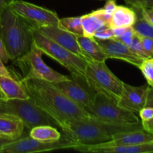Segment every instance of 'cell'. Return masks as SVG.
I'll return each instance as SVG.
<instances>
[{"instance_id": "f1b7e54d", "label": "cell", "mask_w": 153, "mask_h": 153, "mask_svg": "<svg viewBox=\"0 0 153 153\" xmlns=\"http://www.w3.org/2000/svg\"><path fill=\"white\" fill-rule=\"evenodd\" d=\"M140 37V36H139ZM143 49L150 58H153V40L147 37H140Z\"/></svg>"}, {"instance_id": "e575fe53", "label": "cell", "mask_w": 153, "mask_h": 153, "mask_svg": "<svg viewBox=\"0 0 153 153\" xmlns=\"http://www.w3.org/2000/svg\"><path fill=\"white\" fill-rule=\"evenodd\" d=\"M141 123L143 129L153 134V118L147 121H141Z\"/></svg>"}, {"instance_id": "5bb4252c", "label": "cell", "mask_w": 153, "mask_h": 153, "mask_svg": "<svg viewBox=\"0 0 153 153\" xmlns=\"http://www.w3.org/2000/svg\"><path fill=\"white\" fill-rule=\"evenodd\" d=\"M37 29L42 34L59 44L60 46H63L67 50L85 59L81 52L76 40V36L75 34L62 29L58 25H46V26L38 28Z\"/></svg>"}, {"instance_id": "603a6c76", "label": "cell", "mask_w": 153, "mask_h": 153, "mask_svg": "<svg viewBox=\"0 0 153 153\" xmlns=\"http://www.w3.org/2000/svg\"><path fill=\"white\" fill-rule=\"evenodd\" d=\"M58 26L76 36L84 35L81 16L64 17L59 19Z\"/></svg>"}, {"instance_id": "f35d334b", "label": "cell", "mask_w": 153, "mask_h": 153, "mask_svg": "<svg viewBox=\"0 0 153 153\" xmlns=\"http://www.w3.org/2000/svg\"><path fill=\"white\" fill-rule=\"evenodd\" d=\"M0 100H3V98H2V94H1V91H0Z\"/></svg>"}, {"instance_id": "8d00e7d4", "label": "cell", "mask_w": 153, "mask_h": 153, "mask_svg": "<svg viewBox=\"0 0 153 153\" xmlns=\"http://www.w3.org/2000/svg\"><path fill=\"white\" fill-rule=\"evenodd\" d=\"M14 140H12V139L8 138V137H3V136L0 135V152H1V149L5 146L7 143H10V142L13 141Z\"/></svg>"}, {"instance_id": "30bf717a", "label": "cell", "mask_w": 153, "mask_h": 153, "mask_svg": "<svg viewBox=\"0 0 153 153\" xmlns=\"http://www.w3.org/2000/svg\"><path fill=\"white\" fill-rule=\"evenodd\" d=\"M74 143L64 137L54 142H43L32 138L31 136L20 137L7 143L0 153H34L73 148Z\"/></svg>"}, {"instance_id": "e0dca14e", "label": "cell", "mask_w": 153, "mask_h": 153, "mask_svg": "<svg viewBox=\"0 0 153 153\" xmlns=\"http://www.w3.org/2000/svg\"><path fill=\"white\" fill-rule=\"evenodd\" d=\"M76 40L82 54L86 61L105 62L106 60L108 59L94 37L76 36Z\"/></svg>"}, {"instance_id": "f546056e", "label": "cell", "mask_w": 153, "mask_h": 153, "mask_svg": "<svg viewBox=\"0 0 153 153\" xmlns=\"http://www.w3.org/2000/svg\"><path fill=\"white\" fill-rule=\"evenodd\" d=\"M116 7L117 4L115 0H108L104 7H102V10L104 11L105 15L109 19V21H110L112 13H114V10L116 9Z\"/></svg>"}, {"instance_id": "d590c367", "label": "cell", "mask_w": 153, "mask_h": 153, "mask_svg": "<svg viewBox=\"0 0 153 153\" xmlns=\"http://www.w3.org/2000/svg\"><path fill=\"white\" fill-rule=\"evenodd\" d=\"M0 76H11L7 67L4 66V62L0 58Z\"/></svg>"}, {"instance_id": "1f68e13d", "label": "cell", "mask_w": 153, "mask_h": 153, "mask_svg": "<svg viewBox=\"0 0 153 153\" xmlns=\"http://www.w3.org/2000/svg\"><path fill=\"white\" fill-rule=\"evenodd\" d=\"M0 58L4 62V64H7L9 60H10L8 54H7V49H6L4 42H3L1 37H0Z\"/></svg>"}, {"instance_id": "d6a6232c", "label": "cell", "mask_w": 153, "mask_h": 153, "mask_svg": "<svg viewBox=\"0 0 153 153\" xmlns=\"http://www.w3.org/2000/svg\"><path fill=\"white\" fill-rule=\"evenodd\" d=\"M139 10H140V12H141L142 15L144 16L145 19H147L153 25V7L152 8L139 9Z\"/></svg>"}, {"instance_id": "cb8c5ba5", "label": "cell", "mask_w": 153, "mask_h": 153, "mask_svg": "<svg viewBox=\"0 0 153 153\" xmlns=\"http://www.w3.org/2000/svg\"><path fill=\"white\" fill-rule=\"evenodd\" d=\"M139 69L144 76L149 86H153V58L143 60Z\"/></svg>"}, {"instance_id": "44dd1931", "label": "cell", "mask_w": 153, "mask_h": 153, "mask_svg": "<svg viewBox=\"0 0 153 153\" xmlns=\"http://www.w3.org/2000/svg\"><path fill=\"white\" fill-rule=\"evenodd\" d=\"M29 135L32 138L43 142H54L60 140L61 134L56 127L49 125L37 126L30 129Z\"/></svg>"}, {"instance_id": "4dcf8cb0", "label": "cell", "mask_w": 153, "mask_h": 153, "mask_svg": "<svg viewBox=\"0 0 153 153\" xmlns=\"http://www.w3.org/2000/svg\"><path fill=\"white\" fill-rule=\"evenodd\" d=\"M142 121H147L153 118V108L145 106L139 112Z\"/></svg>"}, {"instance_id": "74e56055", "label": "cell", "mask_w": 153, "mask_h": 153, "mask_svg": "<svg viewBox=\"0 0 153 153\" xmlns=\"http://www.w3.org/2000/svg\"><path fill=\"white\" fill-rule=\"evenodd\" d=\"M12 0H0V13L2 11L4 7L10 4Z\"/></svg>"}, {"instance_id": "8fae6325", "label": "cell", "mask_w": 153, "mask_h": 153, "mask_svg": "<svg viewBox=\"0 0 153 153\" xmlns=\"http://www.w3.org/2000/svg\"><path fill=\"white\" fill-rule=\"evenodd\" d=\"M52 84L85 111L92 105L96 92L88 85L85 86L82 82H76V79L72 80L70 78Z\"/></svg>"}, {"instance_id": "277c9868", "label": "cell", "mask_w": 153, "mask_h": 153, "mask_svg": "<svg viewBox=\"0 0 153 153\" xmlns=\"http://www.w3.org/2000/svg\"><path fill=\"white\" fill-rule=\"evenodd\" d=\"M31 34L33 41L43 54L48 55L64 66L70 72L73 78L84 79L87 66L86 60L60 46L42 34L37 28L31 27Z\"/></svg>"}, {"instance_id": "ac0fdd59", "label": "cell", "mask_w": 153, "mask_h": 153, "mask_svg": "<svg viewBox=\"0 0 153 153\" xmlns=\"http://www.w3.org/2000/svg\"><path fill=\"white\" fill-rule=\"evenodd\" d=\"M25 127L22 120L17 117L0 114V135L16 140L22 137Z\"/></svg>"}, {"instance_id": "836d02e7", "label": "cell", "mask_w": 153, "mask_h": 153, "mask_svg": "<svg viewBox=\"0 0 153 153\" xmlns=\"http://www.w3.org/2000/svg\"><path fill=\"white\" fill-rule=\"evenodd\" d=\"M146 106L153 108V86H149V88H148Z\"/></svg>"}, {"instance_id": "83f0119b", "label": "cell", "mask_w": 153, "mask_h": 153, "mask_svg": "<svg viewBox=\"0 0 153 153\" xmlns=\"http://www.w3.org/2000/svg\"><path fill=\"white\" fill-rule=\"evenodd\" d=\"M94 37L97 40H107V39L114 38L113 29L111 28H104L99 30L94 34Z\"/></svg>"}, {"instance_id": "9a60e30c", "label": "cell", "mask_w": 153, "mask_h": 153, "mask_svg": "<svg viewBox=\"0 0 153 153\" xmlns=\"http://www.w3.org/2000/svg\"><path fill=\"white\" fill-rule=\"evenodd\" d=\"M0 91L4 100H27L29 95L22 85L12 76H0Z\"/></svg>"}, {"instance_id": "7c38bea8", "label": "cell", "mask_w": 153, "mask_h": 153, "mask_svg": "<svg viewBox=\"0 0 153 153\" xmlns=\"http://www.w3.org/2000/svg\"><path fill=\"white\" fill-rule=\"evenodd\" d=\"M149 85L134 87L123 83L122 94L117 101V105L122 108L132 113H139L146 106V96Z\"/></svg>"}, {"instance_id": "52a82bcc", "label": "cell", "mask_w": 153, "mask_h": 153, "mask_svg": "<svg viewBox=\"0 0 153 153\" xmlns=\"http://www.w3.org/2000/svg\"><path fill=\"white\" fill-rule=\"evenodd\" d=\"M86 111L91 117L108 123L130 125L140 122L135 114L122 108L116 102L99 92H96L92 105Z\"/></svg>"}, {"instance_id": "8992f818", "label": "cell", "mask_w": 153, "mask_h": 153, "mask_svg": "<svg viewBox=\"0 0 153 153\" xmlns=\"http://www.w3.org/2000/svg\"><path fill=\"white\" fill-rule=\"evenodd\" d=\"M0 114L17 117L28 129L41 125L58 127L57 123L30 97L27 100H0Z\"/></svg>"}, {"instance_id": "484cf974", "label": "cell", "mask_w": 153, "mask_h": 153, "mask_svg": "<svg viewBox=\"0 0 153 153\" xmlns=\"http://www.w3.org/2000/svg\"><path fill=\"white\" fill-rule=\"evenodd\" d=\"M133 9H145L153 7V0H124Z\"/></svg>"}, {"instance_id": "9c48e42d", "label": "cell", "mask_w": 153, "mask_h": 153, "mask_svg": "<svg viewBox=\"0 0 153 153\" xmlns=\"http://www.w3.org/2000/svg\"><path fill=\"white\" fill-rule=\"evenodd\" d=\"M10 6L33 28L58 25L59 17L53 10L22 0H12Z\"/></svg>"}, {"instance_id": "5b68a950", "label": "cell", "mask_w": 153, "mask_h": 153, "mask_svg": "<svg viewBox=\"0 0 153 153\" xmlns=\"http://www.w3.org/2000/svg\"><path fill=\"white\" fill-rule=\"evenodd\" d=\"M84 80L93 91L104 94L117 103L124 82L109 70L105 62L87 61Z\"/></svg>"}, {"instance_id": "6da1fadb", "label": "cell", "mask_w": 153, "mask_h": 153, "mask_svg": "<svg viewBox=\"0 0 153 153\" xmlns=\"http://www.w3.org/2000/svg\"><path fill=\"white\" fill-rule=\"evenodd\" d=\"M30 98L62 128L73 120L91 117L84 108L75 103L52 82L35 78L20 80Z\"/></svg>"}, {"instance_id": "7402d4cb", "label": "cell", "mask_w": 153, "mask_h": 153, "mask_svg": "<svg viewBox=\"0 0 153 153\" xmlns=\"http://www.w3.org/2000/svg\"><path fill=\"white\" fill-rule=\"evenodd\" d=\"M137 13V19L134 25H132V28L134 32L140 37H147L153 40V25L142 15L140 10L139 9H134Z\"/></svg>"}, {"instance_id": "3957f363", "label": "cell", "mask_w": 153, "mask_h": 153, "mask_svg": "<svg viewBox=\"0 0 153 153\" xmlns=\"http://www.w3.org/2000/svg\"><path fill=\"white\" fill-rule=\"evenodd\" d=\"M0 37L9 58L13 61L26 55L33 43L31 25L15 13L10 4L4 7L0 14Z\"/></svg>"}, {"instance_id": "4316f807", "label": "cell", "mask_w": 153, "mask_h": 153, "mask_svg": "<svg viewBox=\"0 0 153 153\" xmlns=\"http://www.w3.org/2000/svg\"><path fill=\"white\" fill-rule=\"evenodd\" d=\"M135 34L136 33L133 30L132 27H128L127 29L126 30L125 32L122 35H120L118 37H116L115 39L121 41L124 44L126 45V46H129L131 44V43H132V40L134 39V37L135 36Z\"/></svg>"}, {"instance_id": "d4e9b609", "label": "cell", "mask_w": 153, "mask_h": 153, "mask_svg": "<svg viewBox=\"0 0 153 153\" xmlns=\"http://www.w3.org/2000/svg\"><path fill=\"white\" fill-rule=\"evenodd\" d=\"M129 48L131 49V51H132L135 55H137V56L140 57L142 59L145 60L150 58L149 57V55L146 54V52H145L144 49H143L141 41H140V37H139L137 34H136L135 36L134 37L132 43H131V44L129 46Z\"/></svg>"}, {"instance_id": "ab89813d", "label": "cell", "mask_w": 153, "mask_h": 153, "mask_svg": "<svg viewBox=\"0 0 153 153\" xmlns=\"http://www.w3.org/2000/svg\"><path fill=\"white\" fill-rule=\"evenodd\" d=\"M0 14H1V13H0Z\"/></svg>"}, {"instance_id": "ffe728a7", "label": "cell", "mask_w": 153, "mask_h": 153, "mask_svg": "<svg viewBox=\"0 0 153 153\" xmlns=\"http://www.w3.org/2000/svg\"><path fill=\"white\" fill-rule=\"evenodd\" d=\"M94 153H153V141L130 146H115V147L99 148L93 149Z\"/></svg>"}, {"instance_id": "d6986e66", "label": "cell", "mask_w": 153, "mask_h": 153, "mask_svg": "<svg viewBox=\"0 0 153 153\" xmlns=\"http://www.w3.org/2000/svg\"><path fill=\"white\" fill-rule=\"evenodd\" d=\"M137 19V13L132 7L117 5L109 21V28L131 27Z\"/></svg>"}, {"instance_id": "4fadbf2b", "label": "cell", "mask_w": 153, "mask_h": 153, "mask_svg": "<svg viewBox=\"0 0 153 153\" xmlns=\"http://www.w3.org/2000/svg\"><path fill=\"white\" fill-rule=\"evenodd\" d=\"M99 45L108 58L122 60L139 68L143 59L134 53L129 46L115 38L97 40Z\"/></svg>"}, {"instance_id": "7a4b0ae2", "label": "cell", "mask_w": 153, "mask_h": 153, "mask_svg": "<svg viewBox=\"0 0 153 153\" xmlns=\"http://www.w3.org/2000/svg\"><path fill=\"white\" fill-rule=\"evenodd\" d=\"M143 129L142 123L130 125H116L95 118L73 120L61 128L64 137L74 144L93 145L109 141L116 134L123 131Z\"/></svg>"}, {"instance_id": "2e32d148", "label": "cell", "mask_w": 153, "mask_h": 153, "mask_svg": "<svg viewBox=\"0 0 153 153\" xmlns=\"http://www.w3.org/2000/svg\"><path fill=\"white\" fill-rule=\"evenodd\" d=\"M84 35L94 37L99 30L109 28V19L105 15L102 8L93 10L91 13L81 16Z\"/></svg>"}, {"instance_id": "ba28073f", "label": "cell", "mask_w": 153, "mask_h": 153, "mask_svg": "<svg viewBox=\"0 0 153 153\" xmlns=\"http://www.w3.org/2000/svg\"><path fill=\"white\" fill-rule=\"evenodd\" d=\"M43 52L36 46L33 41L31 47L26 55L19 59L16 60L17 65L25 70V74L22 78H35L48 81L49 82H58L68 79V76L58 73L49 67L42 58Z\"/></svg>"}]
</instances>
